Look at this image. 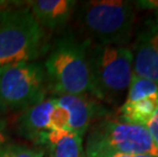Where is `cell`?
I'll return each mask as SVG.
<instances>
[{
    "mask_svg": "<svg viewBox=\"0 0 158 157\" xmlns=\"http://www.w3.org/2000/svg\"><path fill=\"white\" fill-rule=\"evenodd\" d=\"M77 22L91 43L107 46H127L134 35L135 4L123 0H91L76 9Z\"/></svg>",
    "mask_w": 158,
    "mask_h": 157,
    "instance_id": "1",
    "label": "cell"
},
{
    "mask_svg": "<svg viewBox=\"0 0 158 157\" xmlns=\"http://www.w3.org/2000/svg\"><path fill=\"white\" fill-rule=\"evenodd\" d=\"M90 95L110 105H118L127 96L133 76V53L127 46H107L87 41Z\"/></svg>",
    "mask_w": 158,
    "mask_h": 157,
    "instance_id": "2",
    "label": "cell"
},
{
    "mask_svg": "<svg viewBox=\"0 0 158 157\" xmlns=\"http://www.w3.org/2000/svg\"><path fill=\"white\" fill-rule=\"evenodd\" d=\"M49 49L45 29L29 7L0 9V66L34 61Z\"/></svg>",
    "mask_w": 158,
    "mask_h": 157,
    "instance_id": "3",
    "label": "cell"
},
{
    "mask_svg": "<svg viewBox=\"0 0 158 157\" xmlns=\"http://www.w3.org/2000/svg\"><path fill=\"white\" fill-rule=\"evenodd\" d=\"M48 91L58 96L90 95L87 40L66 36L50 49L44 63Z\"/></svg>",
    "mask_w": 158,
    "mask_h": 157,
    "instance_id": "4",
    "label": "cell"
},
{
    "mask_svg": "<svg viewBox=\"0 0 158 157\" xmlns=\"http://www.w3.org/2000/svg\"><path fill=\"white\" fill-rule=\"evenodd\" d=\"M86 157L150 155L158 157V148L146 126L104 118L94 122L87 136Z\"/></svg>",
    "mask_w": 158,
    "mask_h": 157,
    "instance_id": "5",
    "label": "cell"
},
{
    "mask_svg": "<svg viewBox=\"0 0 158 157\" xmlns=\"http://www.w3.org/2000/svg\"><path fill=\"white\" fill-rule=\"evenodd\" d=\"M48 92L44 66L19 62L0 66V100L6 110L31 107L45 100Z\"/></svg>",
    "mask_w": 158,
    "mask_h": 157,
    "instance_id": "6",
    "label": "cell"
},
{
    "mask_svg": "<svg viewBox=\"0 0 158 157\" xmlns=\"http://www.w3.org/2000/svg\"><path fill=\"white\" fill-rule=\"evenodd\" d=\"M133 75L158 84V19L148 18L136 33L133 47Z\"/></svg>",
    "mask_w": 158,
    "mask_h": 157,
    "instance_id": "7",
    "label": "cell"
},
{
    "mask_svg": "<svg viewBox=\"0 0 158 157\" xmlns=\"http://www.w3.org/2000/svg\"><path fill=\"white\" fill-rule=\"evenodd\" d=\"M55 99L69 113V131L81 137L87 133L96 118H106V109L91 95H62Z\"/></svg>",
    "mask_w": 158,
    "mask_h": 157,
    "instance_id": "8",
    "label": "cell"
},
{
    "mask_svg": "<svg viewBox=\"0 0 158 157\" xmlns=\"http://www.w3.org/2000/svg\"><path fill=\"white\" fill-rule=\"evenodd\" d=\"M55 105V98H50L23 110L16 123L19 135L36 145H43L47 134L54 131L52 113Z\"/></svg>",
    "mask_w": 158,
    "mask_h": 157,
    "instance_id": "9",
    "label": "cell"
},
{
    "mask_svg": "<svg viewBox=\"0 0 158 157\" xmlns=\"http://www.w3.org/2000/svg\"><path fill=\"white\" fill-rule=\"evenodd\" d=\"M28 3L37 22L51 31L64 28L78 7V2L73 0H36Z\"/></svg>",
    "mask_w": 158,
    "mask_h": 157,
    "instance_id": "10",
    "label": "cell"
},
{
    "mask_svg": "<svg viewBox=\"0 0 158 157\" xmlns=\"http://www.w3.org/2000/svg\"><path fill=\"white\" fill-rule=\"evenodd\" d=\"M43 145L48 148L50 157H86L83 137L70 131L54 130L49 132Z\"/></svg>",
    "mask_w": 158,
    "mask_h": 157,
    "instance_id": "11",
    "label": "cell"
},
{
    "mask_svg": "<svg viewBox=\"0 0 158 157\" xmlns=\"http://www.w3.org/2000/svg\"><path fill=\"white\" fill-rule=\"evenodd\" d=\"M158 107V97L123 102L119 106L117 118L120 122L146 126Z\"/></svg>",
    "mask_w": 158,
    "mask_h": 157,
    "instance_id": "12",
    "label": "cell"
},
{
    "mask_svg": "<svg viewBox=\"0 0 158 157\" xmlns=\"http://www.w3.org/2000/svg\"><path fill=\"white\" fill-rule=\"evenodd\" d=\"M149 97H158V84L151 80L133 75L123 102L137 101Z\"/></svg>",
    "mask_w": 158,
    "mask_h": 157,
    "instance_id": "13",
    "label": "cell"
},
{
    "mask_svg": "<svg viewBox=\"0 0 158 157\" xmlns=\"http://www.w3.org/2000/svg\"><path fill=\"white\" fill-rule=\"evenodd\" d=\"M42 149L30 148L21 144L6 143L0 148V157H44Z\"/></svg>",
    "mask_w": 158,
    "mask_h": 157,
    "instance_id": "14",
    "label": "cell"
},
{
    "mask_svg": "<svg viewBox=\"0 0 158 157\" xmlns=\"http://www.w3.org/2000/svg\"><path fill=\"white\" fill-rule=\"evenodd\" d=\"M146 128L148 130V132H149L153 142L155 143V145L158 148V107L155 113H154L151 119L146 125Z\"/></svg>",
    "mask_w": 158,
    "mask_h": 157,
    "instance_id": "15",
    "label": "cell"
},
{
    "mask_svg": "<svg viewBox=\"0 0 158 157\" xmlns=\"http://www.w3.org/2000/svg\"><path fill=\"white\" fill-rule=\"evenodd\" d=\"M8 141V134H7V123L4 119L0 118V148L5 145Z\"/></svg>",
    "mask_w": 158,
    "mask_h": 157,
    "instance_id": "16",
    "label": "cell"
},
{
    "mask_svg": "<svg viewBox=\"0 0 158 157\" xmlns=\"http://www.w3.org/2000/svg\"><path fill=\"white\" fill-rule=\"evenodd\" d=\"M109 157H154L150 155H114V156H109Z\"/></svg>",
    "mask_w": 158,
    "mask_h": 157,
    "instance_id": "17",
    "label": "cell"
},
{
    "mask_svg": "<svg viewBox=\"0 0 158 157\" xmlns=\"http://www.w3.org/2000/svg\"><path fill=\"white\" fill-rule=\"evenodd\" d=\"M10 3L12 2H9V1H2V0H0V9L1 8H4V7H7V6L11 5Z\"/></svg>",
    "mask_w": 158,
    "mask_h": 157,
    "instance_id": "18",
    "label": "cell"
},
{
    "mask_svg": "<svg viewBox=\"0 0 158 157\" xmlns=\"http://www.w3.org/2000/svg\"><path fill=\"white\" fill-rule=\"evenodd\" d=\"M152 9H154L155 10V12H156V18H157V19H158V1H154L153 3H152Z\"/></svg>",
    "mask_w": 158,
    "mask_h": 157,
    "instance_id": "19",
    "label": "cell"
},
{
    "mask_svg": "<svg viewBox=\"0 0 158 157\" xmlns=\"http://www.w3.org/2000/svg\"><path fill=\"white\" fill-rule=\"evenodd\" d=\"M5 111H7V110L5 109V107H4V106H3V104H2L1 100H0V115H1L2 113H4Z\"/></svg>",
    "mask_w": 158,
    "mask_h": 157,
    "instance_id": "20",
    "label": "cell"
}]
</instances>
